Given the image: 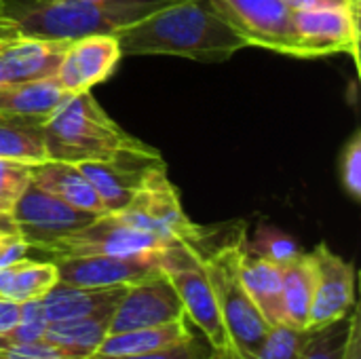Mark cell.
I'll use <instances>...</instances> for the list:
<instances>
[{
  "label": "cell",
  "instance_id": "cell-1",
  "mask_svg": "<svg viewBox=\"0 0 361 359\" xmlns=\"http://www.w3.org/2000/svg\"><path fill=\"white\" fill-rule=\"evenodd\" d=\"M123 55H176L226 61L247 42L216 13L209 0L167 4L114 32Z\"/></svg>",
  "mask_w": 361,
  "mask_h": 359
},
{
  "label": "cell",
  "instance_id": "cell-2",
  "mask_svg": "<svg viewBox=\"0 0 361 359\" xmlns=\"http://www.w3.org/2000/svg\"><path fill=\"white\" fill-rule=\"evenodd\" d=\"M42 133L49 161L80 165L114 161L131 152H157L112 121L91 91L70 95L47 118Z\"/></svg>",
  "mask_w": 361,
  "mask_h": 359
},
{
  "label": "cell",
  "instance_id": "cell-3",
  "mask_svg": "<svg viewBox=\"0 0 361 359\" xmlns=\"http://www.w3.org/2000/svg\"><path fill=\"white\" fill-rule=\"evenodd\" d=\"M180 0H11L19 34L74 40L89 34H114Z\"/></svg>",
  "mask_w": 361,
  "mask_h": 359
},
{
  "label": "cell",
  "instance_id": "cell-4",
  "mask_svg": "<svg viewBox=\"0 0 361 359\" xmlns=\"http://www.w3.org/2000/svg\"><path fill=\"white\" fill-rule=\"evenodd\" d=\"M245 239V229H241L231 241L201 254L235 359H256L271 332V326L252 303L239 277V258Z\"/></svg>",
  "mask_w": 361,
  "mask_h": 359
},
{
  "label": "cell",
  "instance_id": "cell-5",
  "mask_svg": "<svg viewBox=\"0 0 361 359\" xmlns=\"http://www.w3.org/2000/svg\"><path fill=\"white\" fill-rule=\"evenodd\" d=\"M161 271L176 288L186 320L203 332L212 353L222 359H235L203 258L190 245L169 241L161 250Z\"/></svg>",
  "mask_w": 361,
  "mask_h": 359
},
{
  "label": "cell",
  "instance_id": "cell-6",
  "mask_svg": "<svg viewBox=\"0 0 361 359\" xmlns=\"http://www.w3.org/2000/svg\"><path fill=\"white\" fill-rule=\"evenodd\" d=\"M114 216L140 231L161 237L163 241H182L199 256L207 245L209 231L188 220L182 209L180 195L167 178L165 165L154 169L131 203Z\"/></svg>",
  "mask_w": 361,
  "mask_h": 359
},
{
  "label": "cell",
  "instance_id": "cell-7",
  "mask_svg": "<svg viewBox=\"0 0 361 359\" xmlns=\"http://www.w3.org/2000/svg\"><path fill=\"white\" fill-rule=\"evenodd\" d=\"M209 4L247 47L300 57L294 11L283 0H209Z\"/></svg>",
  "mask_w": 361,
  "mask_h": 359
},
{
  "label": "cell",
  "instance_id": "cell-8",
  "mask_svg": "<svg viewBox=\"0 0 361 359\" xmlns=\"http://www.w3.org/2000/svg\"><path fill=\"white\" fill-rule=\"evenodd\" d=\"M169 241L123 222L114 214L97 216L91 224L40 248L51 260L80 256H133L161 252Z\"/></svg>",
  "mask_w": 361,
  "mask_h": 359
},
{
  "label": "cell",
  "instance_id": "cell-9",
  "mask_svg": "<svg viewBox=\"0 0 361 359\" xmlns=\"http://www.w3.org/2000/svg\"><path fill=\"white\" fill-rule=\"evenodd\" d=\"M178 320H186L182 300L167 275L159 271L142 281L127 286L125 294L112 311L108 334L154 328Z\"/></svg>",
  "mask_w": 361,
  "mask_h": 359
},
{
  "label": "cell",
  "instance_id": "cell-10",
  "mask_svg": "<svg viewBox=\"0 0 361 359\" xmlns=\"http://www.w3.org/2000/svg\"><path fill=\"white\" fill-rule=\"evenodd\" d=\"M11 216L17 224V233L25 239L30 250H40L42 245L78 231L97 218L95 214L76 209L40 190L36 184L25 188L11 209Z\"/></svg>",
  "mask_w": 361,
  "mask_h": 359
},
{
  "label": "cell",
  "instance_id": "cell-11",
  "mask_svg": "<svg viewBox=\"0 0 361 359\" xmlns=\"http://www.w3.org/2000/svg\"><path fill=\"white\" fill-rule=\"evenodd\" d=\"M313 264V305L307 330L315 332L338 320H345L355 307V269L351 262L319 243L311 254Z\"/></svg>",
  "mask_w": 361,
  "mask_h": 359
},
{
  "label": "cell",
  "instance_id": "cell-12",
  "mask_svg": "<svg viewBox=\"0 0 361 359\" xmlns=\"http://www.w3.org/2000/svg\"><path fill=\"white\" fill-rule=\"evenodd\" d=\"M300 59L349 53L360 63V0L349 8L294 11Z\"/></svg>",
  "mask_w": 361,
  "mask_h": 359
},
{
  "label": "cell",
  "instance_id": "cell-13",
  "mask_svg": "<svg viewBox=\"0 0 361 359\" xmlns=\"http://www.w3.org/2000/svg\"><path fill=\"white\" fill-rule=\"evenodd\" d=\"M161 152H131L123 154L114 161H93L80 163V171L87 176L91 186L95 188L106 214L123 212L135 193L146 184L154 169L163 167Z\"/></svg>",
  "mask_w": 361,
  "mask_h": 359
},
{
  "label": "cell",
  "instance_id": "cell-14",
  "mask_svg": "<svg viewBox=\"0 0 361 359\" xmlns=\"http://www.w3.org/2000/svg\"><path fill=\"white\" fill-rule=\"evenodd\" d=\"M61 284L80 288L131 286L161 271V252L133 256H80L51 260Z\"/></svg>",
  "mask_w": 361,
  "mask_h": 359
},
{
  "label": "cell",
  "instance_id": "cell-15",
  "mask_svg": "<svg viewBox=\"0 0 361 359\" xmlns=\"http://www.w3.org/2000/svg\"><path fill=\"white\" fill-rule=\"evenodd\" d=\"M121 57L123 51L114 34L80 36L70 42L53 78L70 95L91 91L114 72Z\"/></svg>",
  "mask_w": 361,
  "mask_h": 359
},
{
  "label": "cell",
  "instance_id": "cell-16",
  "mask_svg": "<svg viewBox=\"0 0 361 359\" xmlns=\"http://www.w3.org/2000/svg\"><path fill=\"white\" fill-rule=\"evenodd\" d=\"M72 40L17 36L0 47V85L51 78Z\"/></svg>",
  "mask_w": 361,
  "mask_h": 359
},
{
  "label": "cell",
  "instance_id": "cell-17",
  "mask_svg": "<svg viewBox=\"0 0 361 359\" xmlns=\"http://www.w3.org/2000/svg\"><path fill=\"white\" fill-rule=\"evenodd\" d=\"M127 286L114 288H80L57 281L42 298L40 307L47 324L68 322L80 317H93L99 313L114 311L116 303L125 294Z\"/></svg>",
  "mask_w": 361,
  "mask_h": 359
},
{
  "label": "cell",
  "instance_id": "cell-18",
  "mask_svg": "<svg viewBox=\"0 0 361 359\" xmlns=\"http://www.w3.org/2000/svg\"><path fill=\"white\" fill-rule=\"evenodd\" d=\"M239 277L252 303L264 317V322L271 328L286 324L281 267L260 256L250 254L243 245V252L239 258Z\"/></svg>",
  "mask_w": 361,
  "mask_h": 359
},
{
  "label": "cell",
  "instance_id": "cell-19",
  "mask_svg": "<svg viewBox=\"0 0 361 359\" xmlns=\"http://www.w3.org/2000/svg\"><path fill=\"white\" fill-rule=\"evenodd\" d=\"M32 184H36L40 190L61 199L63 203L76 209L95 216H106V207L102 205V199L97 197L95 188L80 171V167L74 163L44 161L32 165Z\"/></svg>",
  "mask_w": 361,
  "mask_h": 359
},
{
  "label": "cell",
  "instance_id": "cell-20",
  "mask_svg": "<svg viewBox=\"0 0 361 359\" xmlns=\"http://www.w3.org/2000/svg\"><path fill=\"white\" fill-rule=\"evenodd\" d=\"M70 97L57 80L40 78L15 85H0V114L44 125L47 118Z\"/></svg>",
  "mask_w": 361,
  "mask_h": 359
},
{
  "label": "cell",
  "instance_id": "cell-21",
  "mask_svg": "<svg viewBox=\"0 0 361 359\" xmlns=\"http://www.w3.org/2000/svg\"><path fill=\"white\" fill-rule=\"evenodd\" d=\"M192 339L195 336L188 330V320H178V322L154 326V328H140V330L108 334L95 355H140V353L159 351L171 345H180Z\"/></svg>",
  "mask_w": 361,
  "mask_h": 359
},
{
  "label": "cell",
  "instance_id": "cell-22",
  "mask_svg": "<svg viewBox=\"0 0 361 359\" xmlns=\"http://www.w3.org/2000/svg\"><path fill=\"white\" fill-rule=\"evenodd\" d=\"M110 317H112V311L99 313L93 317L47 324L42 341L68 351L76 359H91L97 353L104 339L108 336Z\"/></svg>",
  "mask_w": 361,
  "mask_h": 359
},
{
  "label": "cell",
  "instance_id": "cell-23",
  "mask_svg": "<svg viewBox=\"0 0 361 359\" xmlns=\"http://www.w3.org/2000/svg\"><path fill=\"white\" fill-rule=\"evenodd\" d=\"M283 273V311H286V326L296 330H307L309 313L313 305V264L309 254L296 256L292 262L281 267Z\"/></svg>",
  "mask_w": 361,
  "mask_h": 359
},
{
  "label": "cell",
  "instance_id": "cell-24",
  "mask_svg": "<svg viewBox=\"0 0 361 359\" xmlns=\"http://www.w3.org/2000/svg\"><path fill=\"white\" fill-rule=\"evenodd\" d=\"M59 281L57 277V267L55 262H36V260H19L6 269V281L2 288L0 298L13 300V303H30V300H40L55 284Z\"/></svg>",
  "mask_w": 361,
  "mask_h": 359
},
{
  "label": "cell",
  "instance_id": "cell-25",
  "mask_svg": "<svg viewBox=\"0 0 361 359\" xmlns=\"http://www.w3.org/2000/svg\"><path fill=\"white\" fill-rule=\"evenodd\" d=\"M0 159H11L27 165L49 161L42 125L0 114Z\"/></svg>",
  "mask_w": 361,
  "mask_h": 359
},
{
  "label": "cell",
  "instance_id": "cell-26",
  "mask_svg": "<svg viewBox=\"0 0 361 359\" xmlns=\"http://www.w3.org/2000/svg\"><path fill=\"white\" fill-rule=\"evenodd\" d=\"M245 250L254 256H260L269 262H275L279 267L292 262L296 256H300L298 243L288 237L286 233L273 229V226H260L256 231V237L252 241L245 239Z\"/></svg>",
  "mask_w": 361,
  "mask_h": 359
},
{
  "label": "cell",
  "instance_id": "cell-27",
  "mask_svg": "<svg viewBox=\"0 0 361 359\" xmlns=\"http://www.w3.org/2000/svg\"><path fill=\"white\" fill-rule=\"evenodd\" d=\"M349 317L338 320L326 328H319L315 332H311L309 343L305 345L302 353L298 359H341L345 345H347V336H349ZM207 359H216L214 355H207Z\"/></svg>",
  "mask_w": 361,
  "mask_h": 359
},
{
  "label": "cell",
  "instance_id": "cell-28",
  "mask_svg": "<svg viewBox=\"0 0 361 359\" xmlns=\"http://www.w3.org/2000/svg\"><path fill=\"white\" fill-rule=\"evenodd\" d=\"M309 339H311L309 330H296L286 324L275 326V328H271L256 359H298L305 345L309 343ZM214 358L222 359L218 355H214Z\"/></svg>",
  "mask_w": 361,
  "mask_h": 359
},
{
  "label": "cell",
  "instance_id": "cell-29",
  "mask_svg": "<svg viewBox=\"0 0 361 359\" xmlns=\"http://www.w3.org/2000/svg\"><path fill=\"white\" fill-rule=\"evenodd\" d=\"M32 184V165L0 159V209L8 212L15 207L19 197Z\"/></svg>",
  "mask_w": 361,
  "mask_h": 359
},
{
  "label": "cell",
  "instance_id": "cell-30",
  "mask_svg": "<svg viewBox=\"0 0 361 359\" xmlns=\"http://www.w3.org/2000/svg\"><path fill=\"white\" fill-rule=\"evenodd\" d=\"M341 178L345 190L355 199H361V135L360 131L347 142L341 159Z\"/></svg>",
  "mask_w": 361,
  "mask_h": 359
},
{
  "label": "cell",
  "instance_id": "cell-31",
  "mask_svg": "<svg viewBox=\"0 0 361 359\" xmlns=\"http://www.w3.org/2000/svg\"><path fill=\"white\" fill-rule=\"evenodd\" d=\"M2 359H76L68 351L47 343V341H34V343H23V345H13L6 349H0Z\"/></svg>",
  "mask_w": 361,
  "mask_h": 359
},
{
  "label": "cell",
  "instance_id": "cell-32",
  "mask_svg": "<svg viewBox=\"0 0 361 359\" xmlns=\"http://www.w3.org/2000/svg\"><path fill=\"white\" fill-rule=\"evenodd\" d=\"M91 359H207V355H203L201 347L192 339V341L171 345V347L150 351V353H140V355H93Z\"/></svg>",
  "mask_w": 361,
  "mask_h": 359
},
{
  "label": "cell",
  "instance_id": "cell-33",
  "mask_svg": "<svg viewBox=\"0 0 361 359\" xmlns=\"http://www.w3.org/2000/svg\"><path fill=\"white\" fill-rule=\"evenodd\" d=\"M30 252V245L19 233L0 235V269H6L19 260H23Z\"/></svg>",
  "mask_w": 361,
  "mask_h": 359
},
{
  "label": "cell",
  "instance_id": "cell-34",
  "mask_svg": "<svg viewBox=\"0 0 361 359\" xmlns=\"http://www.w3.org/2000/svg\"><path fill=\"white\" fill-rule=\"evenodd\" d=\"M341 359H361V328H360V311L353 309L349 317V336L347 345Z\"/></svg>",
  "mask_w": 361,
  "mask_h": 359
},
{
  "label": "cell",
  "instance_id": "cell-35",
  "mask_svg": "<svg viewBox=\"0 0 361 359\" xmlns=\"http://www.w3.org/2000/svg\"><path fill=\"white\" fill-rule=\"evenodd\" d=\"M292 11H324V8H349L357 0H283Z\"/></svg>",
  "mask_w": 361,
  "mask_h": 359
},
{
  "label": "cell",
  "instance_id": "cell-36",
  "mask_svg": "<svg viewBox=\"0 0 361 359\" xmlns=\"http://www.w3.org/2000/svg\"><path fill=\"white\" fill-rule=\"evenodd\" d=\"M19 320H21V305L0 298V334L11 332Z\"/></svg>",
  "mask_w": 361,
  "mask_h": 359
},
{
  "label": "cell",
  "instance_id": "cell-37",
  "mask_svg": "<svg viewBox=\"0 0 361 359\" xmlns=\"http://www.w3.org/2000/svg\"><path fill=\"white\" fill-rule=\"evenodd\" d=\"M17 36L21 34L11 15V0H0V42H8Z\"/></svg>",
  "mask_w": 361,
  "mask_h": 359
},
{
  "label": "cell",
  "instance_id": "cell-38",
  "mask_svg": "<svg viewBox=\"0 0 361 359\" xmlns=\"http://www.w3.org/2000/svg\"><path fill=\"white\" fill-rule=\"evenodd\" d=\"M11 233H17V224L8 212L0 209V235H11Z\"/></svg>",
  "mask_w": 361,
  "mask_h": 359
},
{
  "label": "cell",
  "instance_id": "cell-39",
  "mask_svg": "<svg viewBox=\"0 0 361 359\" xmlns=\"http://www.w3.org/2000/svg\"><path fill=\"white\" fill-rule=\"evenodd\" d=\"M2 44H4V42H0V47H2Z\"/></svg>",
  "mask_w": 361,
  "mask_h": 359
},
{
  "label": "cell",
  "instance_id": "cell-40",
  "mask_svg": "<svg viewBox=\"0 0 361 359\" xmlns=\"http://www.w3.org/2000/svg\"><path fill=\"white\" fill-rule=\"evenodd\" d=\"M0 359H2V358H0Z\"/></svg>",
  "mask_w": 361,
  "mask_h": 359
}]
</instances>
